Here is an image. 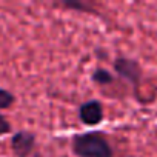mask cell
I'll return each instance as SVG.
<instances>
[{"label": "cell", "instance_id": "1", "mask_svg": "<svg viewBox=\"0 0 157 157\" xmlns=\"http://www.w3.org/2000/svg\"><path fill=\"white\" fill-rule=\"evenodd\" d=\"M71 151L77 157H114V149L102 131H86L72 136Z\"/></svg>", "mask_w": 157, "mask_h": 157}, {"label": "cell", "instance_id": "2", "mask_svg": "<svg viewBox=\"0 0 157 157\" xmlns=\"http://www.w3.org/2000/svg\"><path fill=\"white\" fill-rule=\"evenodd\" d=\"M114 71L125 78L126 82H129L134 88L140 85L142 80V66L139 65L137 60L129 59V57H117L114 60Z\"/></svg>", "mask_w": 157, "mask_h": 157}, {"label": "cell", "instance_id": "3", "mask_svg": "<svg viewBox=\"0 0 157 157\" xmlns=\"http://www.w3.org/2000/svg\"><path fill=\"white\" fill-rule=\"evenodd\" d=\"M36 134L31 131H17L11 137V151L16 157H29L36 148Z\"/></svg>", "mask_w": 157, "mask_h": 157}, {"label": "cell", "instance_id": "4", "mask_svg": "<svg viewBox=\"0 0 157 157\" xmlns=\"http://www.w3.org/2000/svg\"><path fill=\"white\" fill-rule=\"evenodd\" d=\"M103 117H105L103 105L96 99L83 102L80 105V108H78V119L86 126H96V125L102 123Z\"/></svg>", "mask_w": 157, "mask_h": 157}, {"label": "cell", "instance_id": "5", "mask_svg": "<svg viewBox=\"0 0 157 157\" xmlns=\"http://www.w3.org/2000/svg\"><path fill=\"white\" fill-rule=\"evenodd\" d=\"M91 78H93V82H94L96 85H100V86H105V85H109V83L114 82V75H113L108 69H105V68H97V69H94Z\"/></svg>", "mask_w": 157, "mask_h": 157}, {"label": "cell", "instance_id": "6", "mask_svg": "<svg viewBox=\"0 0 157 157\" xmlns=\"http://www.w3.org/2000/svg\"><path fill=\"white\" fill-rule=\"evenodd\" d=\"M16 102V96L5 90V88H0V111H3V109H10Z\"/></svg>", "mask_w": 157, "mask_h": 157}, {"label": "cell", "instance_id": "7", "mask_svg": "<svg viewBox=\"0 0 157 157\" xmlns=\"http://www.w3.org/2000/svg\"><path fill=\"white\" fill-rule=\"evenodd\" d=\"M60 6L69 8V10H82V11H90L86 3H80V2H68V0H63L60 2Z\"/></svg>", "mask_w": 157, "mask_h": 157}, {"label": "cell", "instance_id": "8", "mask_svg": "<svg viewBox=\"0 0 157 157\" xmlns=\"http://www.w3.org/2000/svg\"><path fill=\"white\" fill-rule=\"evenodd\" d=\"M11 132V123L8 122V119L0 113V136H5Z\"/></svg>", "mask_w": 157, "mask_h": 157}]
</instances>
